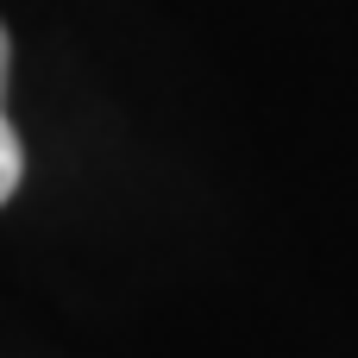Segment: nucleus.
<instances>
[{"label":"nucleus","instance_id":"f257e3e1","mask_svg":"<svg viewBox=\"0 0 358 358\" xmlns=\"http://www.w3.org/2000/svg\"><path fill=\"white\" fill-rule=\"evenodd\" d=\"M0 88H6V25H0ZM19 176H25V151H19V132L0 107V201L19 189Z\"/></svg>","mask_w":358,"mask_h":358}]
</instances>
